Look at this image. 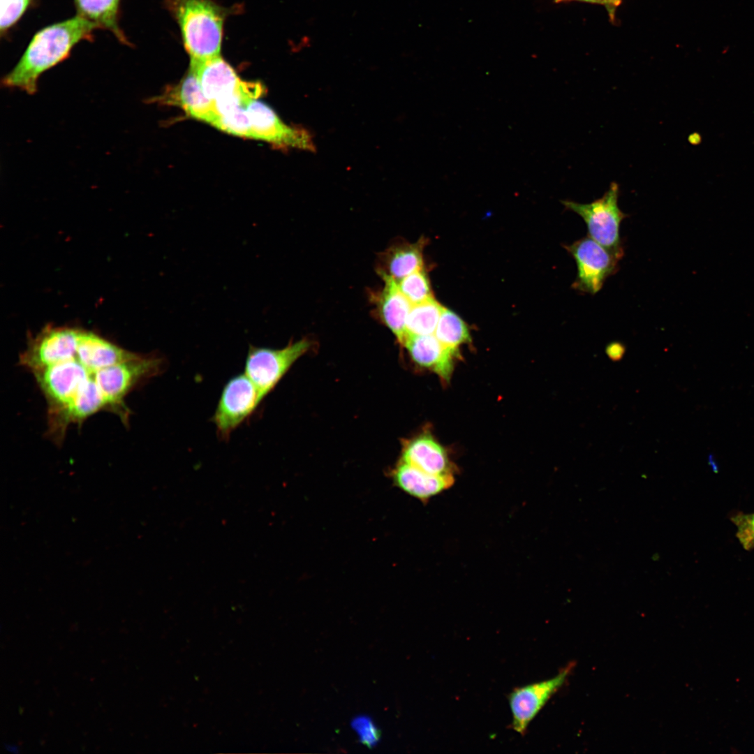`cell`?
Listing matches in <instances>:
<instances>
[{"label":"cell","mask_w":754,"mask_h":754,"mask_svg":"<svg viewBox=\"0 0 754 754\" xmlns=\"http://www.w3.org/2000/svg\"><path fill=\"white\" fill-rule=\"evenodd\" d=\"M19 360L43 393L47 434L56 443L71 424H81L102 411L128 424L125 398L164 371L157 353L129 351L92 331L52 325L28 341Z\"/></svg>","instance_id":"cell-1"},{"label":"cell","mask_w":754,"mask_h":754,"mask_svg":"<svg viewBox=\"0 0 754 754\" xmlns=\"http://www.w3.org/2000/svg\"><path fill=\"white\" fill-rule=\"evenodd\" d=\"M96 29H99L96 24L77 15L41 29L33 36L17 64L2 79V84L34 94L41 74L66 59L76 44L92 40Z\"/></svg>","instance_id":"cell-2"},{"label":"cell","mask_w":754,"mask_h":754,"mask_svg":"<svg viewBox=\"0 0 754 754\" xmlns=\"http://www.w3.org/2000/svg\"><path fill=\"white\" fill-rule=\"evenodd\" d=\"M180 29L191 62L220 55L223 25L231 11L213 0H164Z\"/></svg>","instance_id":"cell-3"},{"label":"cell","mask_w":754,"mask_h":754,"mask_svg":"<svg viewBox=\"0 0 754 754\" xmlns=\"http://www.w3.org/2000/svg\"><path fill=\"white\" fill-rule=\"evenodd\" d=\"M619 186L613 182L604 195L590 203L562 200L563 206L580 216L586 224L588 236L621 259L623 251L619 229L627 215L618 206Z\"/></svg>","instance_id":"cell-4"},{"label":"cell","mask_w":754,"mask_h":754,"mask_svg":"<svg viewBox=\"0 0 754 754\" xmlns=\"http://www.w3.org/2000/svg\"><path fill=\"white\" fill-rule=\"evenodd\" d=\"M310 347L307 339L291 341L280 349L249 346L244 373L258 389L262 401Z\"/></svg>","instance_id":"cell-5"},{"label":"cell","mask_w":754,"mask_h":754,"mask_svg":"<svg viewBox=\"0 0 754 754\" xmlns=\"http://www.w3.org/2000/svg\"><path fill=\"white\" fill-rule=\"evenodd\" d=\"M262 401L258 389L244 373L230 378L222 390L212 417L218 438L228 441Z\"/></svg>","instance_id":"cell-6"},{"label":"cell","mask_w":754,"mask_h":754,"mask_svg":"<svg viewBox=\"0 0 754 754\" xmlns=\"http://www.w3.org/2000/svg\"><path fill=\"white\" fill-rule=\"evenodd\" d=\"M565 248L577 265V274L572 285L577 290L596 294L617 269L619 259L589 236Z\"/></svg>","instance_id":"cell-7"},{"label":"cell","mask_w":754,"mask_h":754,"mask_svg":"<svg viewBox=\"0 0 754 754\" xmlns=\"http://www.w3.org/2000/svg\"><path fill=\"white\" fill-rule=\"evenodd\" d=\"M250 125V138L261 140L281 147L314 151L311 135L304 128L292 127L266 104L256 98L246 107Z\"/></svg>","instance_id":"cell-8"},{"label":"cell","mask_w":754,"mask_h":754,"mask_svg":"<svg viewBox=\"0 0 754 754\" xmlns=\"http://www.w3.org/2000/svg\"><path fill=\"white\" fill-rule=\"evenodd\" d=\"M570 670V667H568L552 679L513 689L508 695V701L512 727L516 732L525 734L530 723L562 686Z\"/></svg>","instance_id":"cell-9"},{"label":"cell","mask_w":754,"mask_h":754,"mask_svg":"<svg viewBox=\"0 0 754 754\" xmlns=\"http://www.w3.org/2000/svg\"><path fill=\"white\" fill-rule=\"evenodd\" d=\"M190 68L194 71L203 94L213 103L240 91L247 83L221 55L190 62Z\"/></svg>","instance_id":"cell-10"},{"label":"cell","mask_w":754,"mask_h":754,"mask_svg":"<svg viewBox=\"0 0 754 754\" xmlns=\"http://www.w3.org/2000/svg\"><path fill=\"white\" fill-rule=\"evenodd\" d=\"M413 360L420 366L435 372L445 381H449L458 357V350L448 348L436 337L428 335H408L402 343Z\"/></svg>","instance_id":"cell-11"},{"label":"cell","mask_w":754,"mask_h":754,"mask_svg":"<svg viewBox=\"0 0 754 754\" xmlns=\"http://www.w3.org/2000/svg\"><path fill=\"white\" fill-rule=\"evenodd\" d=\"M181 107L191 117L213 126L216 114L214 103L203 94L194 71L188 72L174 88L167 91L156 101Z\"/></svg>","instance_id":"cell-12"},{"label":"cell","mask_w":754,"mask_h":754,"mask_svg":"<svg viewBox=\"0 0 754 754\" xmlns=\"http://www.w3.org/2000/svg\"><path fill=\"white\" fill-rule=\"evenodd\" d=\"M400 461L430 474L454 475V465L445 450L429 434L408 441L403 448Z\"/></svg>","instance_id":"cell-13"},{"label":"cell","mask_w":754,"mask_h":754,"mask_svg":"<svg viewBox=\"0 0 754 754\" xmlns=\"http://www.w3.org/2000/svg\"><path fill=\"white\" fill-rule=\"evenodd\" d=\"M392 478L399 489L422 503L449 489L455 482L454 475L430 474L401 461Z\"/></svg>","instance_id":"cell-14"},{"label":"cell","mask_w":754,"mask_h":754,"mask_svg":"<svg viewBox=\"0 0 754 754\" xmlns=\"http://www.w3.org/2000/svg\"><path fill=\"white\" fill-rule=\"evenodd\" d=\"M384 283L383 288L371 296L374 312L402 344L406 337V320L411 304L400 292L395 281L385 280Z\"/></svg>","instance_id":"cell-15"},{"label":"cell","mask_w":754,"mask_h":754,"mask_svg":"<svg viewBox=\"0 0 754 754\" xmlns=\"http://www.w3.org/2000/svg\"><path fill=\"white\" fill-rule=\"evenodd\" d=\"M424 240L416 243H396L380 255L377 271L383 281H399L423 269L422 251Z\"/></svg>","instance_id":"cell-16"},{"label":"cell","mask_w":754,"mask_h":754,"mask_svg":"<svg viewBox=\"0 0 754 754\" xmlns=\"http://www.w3.org/2000/svg\"><path fill=\"white\" fill-rule=\"evenodd\" d=\"M121 0H74L77 15L112 32L123 45L131 43L119 24Z\"/></svg>","instance_id":"cell-17"},{"label":"cell","mask_w":754,"mask_h":754,"mask_svg":"<svg viewBox=\"0 0 754 754\" xmlns=\"http://www.w3.org/2000/svg\"><path fill=\"white\" fill-rule=\"evenodd\" d=\"M443 309L434 297L411 305L406 320V336L434 334Z\"/></svg>","instance_id":"cell-18"},{"label":"cell","mask_w":754,"mask_h":754,"mask_svg":"<svg viewBox=\"0 0 754 754\" xmlns=\"http://www.w3.org/2000/svg\"><path fill=\"white\" fill-rule=\"evenodd\" d=\"M434 335L443 345L454 350L471 340L466 324L455 313L444 307Z\"/></svg>","instance_id":"cell-19"},{"label":"cell","mask_w":754,"mask_h":754,"mask_svg":"<svg viewBox=\"0 0 754 754\" xmlns=\"http://www.w3.org/2000/svg\"><path fill=\"white\" fill-rule=\"evenodd\" d=\"M400 292L411 305L424 302L432 295L429 279L423 269L415 271L396 282Z\"/></svg>","instance_id":"cell-20"},{"label":"cell","mask_w":754,"mask_h":754,"mask_svg":"<svg viewBox=\"0 0 754 754\" xmlns=\"http://www.w3.org/2000/svg\"><path fill=\"white\" fill-rule=\"evenodd\" d=\"M731 520L737 528V538L744 549L754 548V513H737Z\"/></svg>","instance_id":"cell-21"},{"label":"cell","mask_w":754,"mask_h":754,"mask_svg":"<svg viewBox=\"0 0 754 754\" xmlns=\"http://www.w3.org/2000/svg\"><path fill=\"white\" fill-rule=\"evenodd\" d=\"M31 0H1V10L22 14L27 10Z\"/></svg>","instance_id":"cell-22"},{"label":"cell","mask_w":754,"mask_h":754,"mask_svg":"<svg viewBox=\"0 0 754 754\" xmlns=\"http://www.w3.org/2000/svg\"><path fill=\"white\" fill-rule=\"evenodd\" d=\"M624 353V347L620 343L613 342L610 343L607 348V353L608 356L616 360L621 357Z\"/></svg>","instance_id":"cell-23"},{"label":"cell","mask_w":754,"mask_h":754,"mask_svg":"<svg viewBox=\"0 0 754 754\" xmlns=\"http://www.w3.org/2000/svg\"><path fill=\"white\" fill-rule=\"evenodd\" d=\"M605 1H606V5H605V8H606V10H607V11L608 13V15H609L610 22L614 23V22H615V17H615V13H616V8H617V7H619L621 5L622 0H605Z\"/></svg>","instance_id":"cell-24"},{"label":"cell","mask_w":754,"mask_h":754,"mask_svg":"<svg viewBox=\"0 0 754 754\" xmlns=\"http://www.w3.org/2000/svg\"><path fill=\"white\" fill-rule=\"evenodd\" d=\"M554 1L556 3H566V2H571V1H581V2H586V3H593V4H599V5L603 6H605V5H606V1L605 0H554Z\"/></svg>","instance_id":"cell-25"},{"label":"cell","mask_w":754,"mask_h":754,"mask_svg":"<svg viewBox=\"0 0 754 754\" xmlns=\"http://www.w3.org/2000/svg\"><path fill=\"white\" fill-rule=\"evenodd\" d=\"M5 748L11 753H18V747L12 744H6Z\"/></svg>","instance_id":"cell-26"}]
</instances>
